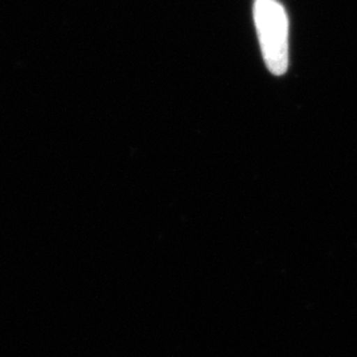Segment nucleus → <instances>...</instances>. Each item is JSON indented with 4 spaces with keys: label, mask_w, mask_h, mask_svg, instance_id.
Returning <instances> with one entry per match:
<instances>
[{
    "label": "nucleus",
    "mask_w": 357,
    "mask_h": 357,
    "mask_svg": "<svg viewBox=\"0 0 357 357\" xmlns=\"http://www.w3.org/2000/svg\"><path fill=\"white\" fill-rule=\"evenodd\" d=\"M255 22L268 69L274 75H283L289 63L286 13L274 0H258Z\"/></svg>",
    "instance_id": "f257e3e1"
}]
</instances>
